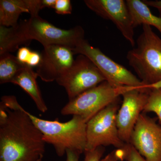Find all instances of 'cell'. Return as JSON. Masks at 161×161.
I'll return each instance as SVG.
<instances>
[{"mask_svg":"<svg viewBox=\"0 0 161 161\" xmlns=\"http://www.w3.org/2000/svg\"><path fill=\"white\" fill-rule=\"evenodd\" d=\"M43 136L15 96L0 103V161H39L45 151Z\"/></svg>","mask_w":161,"mask_h":161,"instance_id":"6da1fadb","label":"cell"},{"mask_svg":"<svg viewBox=\"0 0 161 161\" xmlns=\"http://www.w3.org/2000/svg\"><path fill=\"white\" fill-rule=\"evenodd\" d=\"M82 27L77 26L69 30L60 29L39 15L21 21L14 27L0 26V55L15 51L23 44L32 40L43 47L58 44L72 50L85 39Z\"/></svg>","mask_w":161,"mask_h":161,"instance_id":"7a4b0ae2","label":"cell"},{"mask_svg":"<svg viewBox=\"0 0 161 161\" xmlns=\"http://www.w3.org/2000/svg\"><path fill=\"white\" fill-rule=\"evenodd\" d=\"M34 125L43 136L46 143L52 145L57 155L63 156L68 149L82 153L86 147V123L78 115H73L66 122L47 120L27 112Z\"/></svg>","mask_w":161,"mask_h":161,"instance_id":"3957f363","label":"cell"},{"mask_svg":"<svg viewBox=\"0 0 161 161\" xmlns=\"http://www.w3.org/2000/svg\"><path fill=\"white\" fill-rule=\"evenodd\" d=\"M136 46L127 54L129 64L146 86L161 81V38L151 26L142 25Z\"/></svg>","mask_w":161,"mask_h":161,"instance_id":"277c9868","label":"cell"},{"mask_svg":"<svg viewBox=\"0 0 161 161\" xmlns=\"http://www.w3.org/2000/svg\"><path fill=\"white\" fill-rule=\"evenodd\" d=\"M133 87H115L107 81L83 92L69 102L61 110L64 115H78L87 123L98 112L118 99Z\"/></svg>","mask_w":161,"mask_h":161,"instance_id":"5b68a950","label":"cell"},{"mask_svg":"<svg viewBox=\"0 0 161 161\" xmlns=\"http://www.w3.org/2000/svg\"><path fill=\"white\" fill-rule=\"evenodd\" d=\"M118 99L98 112L86 123L85 151L99 147L112 145L117 149L126 143L121 140L116 124Z\"/></svg>","mask_w":161,"mask_h":161,"instance_id":"8992f818","label":"cell"},{"mask_svg":"<svg viewBox=\"0 0 161 161\" xmlns=\"http://www.w3.org/2000/svg\"><path fill=\"white\" fill-rule=\"evenodd\" d=\"M74 54L84 55L93 62L108 83L115 87L142 88L145 84L125 67L105 55L99 48L92 46L84 39L72 49Z\"/></svg>","mask_w":161,"mask_h":161,"instance_id":"52a82bcc","label":"cell"},{"mask_svg":"<svg viewBox=\"0 0 161 161\" xmlns=\"http://www.w3.org/2000/svg\"><path fill=\"white\" fill-rule=\"evenodd\" d=\"M105 81V78L96 65L81 54L78 55L71 66L56 80L65 89L69 100Z\"/></svg>","mask_w":161,"mask_h":161,"instance_id":"ba28073f","label":"cell"},{"mask_svg":"<svg viewBox=\"0 0 161 161\" xmlns=\"http://www.w3.org/2000/svg\"><path fill=\"white\" fill-rule=\"evenodd\" d=\"M150 89L134 88L122 94V103L116 115L119 137L125 143H130L133 129L148 100Z\"/></svg>","mask_w":161,"mask_h":161,"instance_id":"9c48e42d","label":"cell"},{"mask_svg":"<svg viewBox=\"0 0 161 161\" xmlns=\"http://www.w3.org/2000/svg\"><path fill=\"white\" fill-rule=\"evenodd\" d=\"M130 143L147 161H161V126L152 119L141 114Z\"/></svg>","mask_w":161,"mask_h":161,"instance_id":"30bf717a","label":"cell"},{"mask_svg":"<svg viewBox=\"0 0 161 161\" xmlns=\"http://www.w3.org/2000/svg\"><path fill=\"white\" fill-rule=\"evenodd\" d=\"M86 6L103 19L115 24L132 47L135 45L134 27L126 2L124 0H85Z\"/></svg>","mask_w":161,"mask_h":161,"instance_id":"8fae6325","label":"cell"},{"mask_svg":"<svg viewBox=\"0 0 161 161\" xmlns=\"http://www.w3.org/2000/svg\"><path fill=\"white\" fill-rule=\"evenodd\" d=\"M74 55L68 47L58 44L43 47L36 71L38 77L45 82L56 81L71 66Z\"/></svg>","mask_w":161,"mask_h":161,"instance_id":"7c38bea8","label":"cell"},{"mask_svg":"<svg viewBox=\"0 0 161 161\" xmlns=\"http://www.w3.org/2000/svg\"><path fill=\"white\" fill-rule=\"evenodd\" d=\"M43 8L42 0H1L0 25L14 27L23 13H28L31 16L39 15V11Z\"/></svg>","mask_w":161,"mask_h":161,"instance_id":"4fadbf2b","label":"cell"},{"mask_svg":"<svg viewBox=\"0 0 161 161\" xmlns=\"http://www.w3.org/2000/svg\"><path fill=\"white\" fill-rule=\"evenodd\" d=\"M37 74L33 70V68L25 65L15 76L11 83L22 88L31 97L38 110L44 113L48 110V108L37 83Z\"/></svg>","mask_w":161,"mask_h":161,"instance_id":"5bb4252c","label":"cell"},{"mask_svg":"<svg viewBox=\"0 0 161 161\" xmlns=\"http://www.w3.org/2000/svg\"><path fill=\"white\" fill-rule=\"evenodd\" d=\"M132 18L133 27L141 25L153 26L161 34V17L153 14L149 7L140 0L126 1Z\"/></svg>","mask_w":161,"mask_h":161,"instance_id":"9a60e30c","label":"cell"},{"mask_svg":"<svg viewBox=\"0 0 161 161\" xmlns=\"http://www.w3.org/2000/svg\"><path fill=\"white\" fill-rule=\"evenodd\" d=\"M0 56V83H11L15 76L25 65L10 53H5Z\"/></svg>","mask_w":161,"mask_h":161,"instance_id":"2e32d148","label":"cell"},{"mask_svg":"<svg viewBox=\"0 0 161 161\" xmlns=\"http://www.w3.org/2000/svg\"><path fill=\"white\" fill-rule=\"evenodd\" d=\"M143 111L154 112L161 124V88L150 89Z\"/></svg>","mask_w":161,"mask_h":161,"instance_id":"e0dca14e","label":"cell"},{"mask_svg":"<svg viewBox=\"0 0 161 161\" xmlns=\"http://www.w3.org/2000/svg\"><path fill=\"white\" fill-rule=\"evenodd\" d=\"M17 58L23 64L32 68L37 67L41 61V55L38 52L32 51L28 47H23L18 49Z\"/></svg>","mask_w":161,"mask_h":161,"instance_id":"ac0fdd59","label":"cell"},{"mask_svg":"<svg viewBox=\"0 0 161 161\" xmlns=\"http://www.w3.org/2000/svg\"><path fill=\"white\" fill-rule=\"evenodd\" d=\"M125 151V160L127 161H147L130 143L126 144L123 147Z\"/></svg>","mask_w":161,"mask_h":161,"instance_id":"d6986e66","label":"cell"},{"mask_svg":"<svg viewBox=\"0 0 161 161\" xmlns=\"http://www.w3.org/2000/svg\"><path fill=\"white\" fill-rule=\"evenodd\" d=\"M54 9L59 14H71L72 11L71 1L69 0H57Z\"/></svg>","mask_w":161,"mask_h":161,"instance_id":"ffe728a7","label":"cell"},{"mask_svg":"<svg viewBox=\"0 0 161 161\" xmlns=\"http://www.w3.org/2000/svg\"><path fill=\"white\" fill-rule=\"evenodd\" d=\"M103 147H99L91 150H86L85 154L83 161H100L104 153Z\"/></svg>","mask_w":161,"mask_h":161,"instance_id":"44dd1931","label":"cell"},{"mask_svg":"<svg viewBox=\"0 0 161 161\" xmlns=\"http://www.w3.org/2000/svg\"><path fill=\"white\" fill-rule=\"evenodd\" d=\"M123 150L121 149H117L110 153L100 161H123Z\"/></svg>","mask_w":161,"mask_h":161,"instance_id":"7402d4cb","label":"cell"},{"mask_svg":"<svg viewBox=\"0 0 161 161\" xmlns=\"http://www.w3.org/2000/svg\"><path fill=\"white\" fill-rule=\"evenodd\" d=\"M65 154L66 155V161H79L81 153L76 150L68 149L66 150Z\"/></svg>","mask_w":161,"mask_h":161,"instance_id":"603a6c76","label":"cell"},{"mask_svg":"<svg viewBox=\"0 0 161 161\" xmlns=\"http://www.w3.org/2000/svg\"><path fill=\"white\" fill-rule=\"evenodd\" d=\"M148 6L154 7L158 10L159 12L160 16L161 17V0L156 1H143Z\"/></svg>","mask_w":161,"mask_h":161,"instance_id":"cb8c5ba5","label":"cell"},{"mask_svg":"<svg viewBox=\"0 0 161 161\" xmlns=\"http://www.w3.org/2000/svg\"><path fill=\"white\" fill-rule=\"evenodd\" d=\"M57 0H43V7L44 8H53L55 7Z\"/></svg>","mask_w":161,"mask_h":161,"instance_id":"d4e9b609","label":"cell"},{"mask_svg":"<svg viewBox=\"0 0 161 161\" xmlns=\"http://www.w3.org/2000/svg\"><path fill=\"white\" fill-rule=\"evenodd\" d=\"M145 87L146 88L150 89L161 88V81L156 83L153 84L145 86Z\"/></svg>","mask_w":161,"mask_h":161,"instance_id":"484cf974","label":"cell"},{"mask_svg":"<svg viewBox=\"0 0 161 161\" xmlns=\"http://www.w3.org/2000/svg\"><path fill=\"white\" fill-rule=\"evenodd\" d=\"M42 160H43V159L40 160L39 161H42Z\"/></svg>","mask_w":161,"mask_h":161,"instance_id":"4316f807","label":"cell"}]
</instances>
